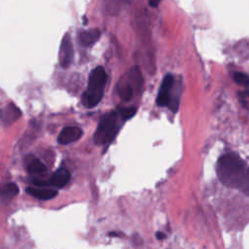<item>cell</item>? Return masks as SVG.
I'll use <instances>...</instances> for the list:
<instances>
[{"label": "cell", "instance_id": "cell-1", "mask_svg": "<svg viewBox=\"0 0 249 249\" xmlns=\"http://www.w3.org/2000/svg\"><path fill=\"white\" fill-rule=\"evenodd\" d=\"M217 175L227 187L249 196V165L235 153H227L217 162Z\"/></svg>", "mask_w": 249, "mask_h": 249}, {"label": "cell", "instance_id": "cell-2", "mask_svg": "<svg viewBox=\"0 0 249 249\" xmlns=\"http://www.w3.org/2000/svg\"><path fill=\"white\" fill-rule=\"evenodd\" d=\"M107 74L103 67L98 66L91 72L86 92L82 97V104L87 108L97 106L103 98Z\"/></svg>", "mask_w": 249, "mask_h": 249}, {"label": "cell", "instance_id": "cell-3", "mask_svg": "<svg viewBox=\"0 0 249 249\" xmlns=\"http://www.w3.org/2000/svg\"><path fill=\"white\" fill-rule=\"evenodd\" d=\"M121 120L124 121L119 110L111 111L103 115L94 134L95 143L98 145H103L110 142L115 137L120 129Z\"/></svg>", "mask_w": 249, "mask_h": 249}, {"label": "cell", "instance_id": "cell-4", "mask_svg": "<svg viewBox=\"0 0 249 249\" xmlns=\"http://www.w3.org/2000/svg\"><path fill=\"white\" fill-rule=\"evenodd\" d=\"M174 83H175V80L173 75L171 74L166 75L162 82V85L157 97V100H156L159 106L168 107L173 112L177 110L178 103H179V98L172 96Z\"/></svg>", "mask_w": 249, "mask_h": 249}, {"label": "cell", "instance_id": "cell-5", "mask_svg": "<svg viewBox=\"0 0 249 249\" xmlns=\"http://www.w3.org/2000/svg\"><path fill=\"white\" fill-rule=\"evenodd\" d=\"M127 80L121 81V83L117 86V91L119 96L124 100H130L133 96L134 86L141 87L142 85V78L138 68H134L130 71L128 74Z\"/></svg>", "mask_w": 249, "mask_h": 249}, {"label": "cell", "instance_id": "cell-6", "mask_svg": "<svg viewBox=\"0 0 249 249\" xmlns=\"http://www.w3.org/2000/svg\"><path fill=\"white\" fill-rule=\"evenodd\" d=\"M60 64L64 68H67L73 62L74 59V49L69 33H66L61 43L60 48Z\"/></svg>", "mask_w": 249, "mask_h": 249}, {"label": "cell", "instance_id": "cell-7", "mask_svg": "<svg viewBox=\"0 0 249 249\" xmlns=\"http://www.w3.org/2000/svg\"><path fill=\"white\" fill-rule=\"evenodd\" d=\"M83 135V131L78 127H66L58 136V142L62 145H67L79 140Z\"/></svg>", "mask_w": 249, "mask_h": 249}, {"label": "cell", "instance_id": "cell-8", "mask_svg": "<svg viewBox=\"0 0 249 249\" xmlns=\"http://www.w3.org/2000/svg\"><path fill=\"white\" fill-rule=\"evenodd\" d=\"M22 116V111L14 104L9 103L5 108L0 109V122L5 126H10Z\"/></svg>", "mask_w": 249, "mask_h": 249}, {"label": "cell", "instance_id": "cell-9", "mask_svg": "<svg viewBox=\"0 0 249 249\" xmlns=\"http://www.w3.org/2000/svg\"><path fill=\"white\" fill-rule=\"evenodd\" d=\"M70 180V172L66 167H61L50 177L48 181H46V186H53L56 188L65 187Z\"/></svg>", "mask_w": 249, "mask_h": 249}, {"label": "cell", "instance_id": "cell-10", "mask_svg": "<svg viewBox=\"0 0 249 249\" xmlns=\"http://www.w3.org/2000/svg\"><path fill=\"white\" fill-rule=\"evenodd\" d=\"M26 192L32 197L42 200L52 199L58 195L57 190L47 187H28L26 189Z\"/></svg>", "mask_w": 249, "mask_h": 249}, {"label": "cell", "instance_id": "cell-11", "mask_svg": "<svg viewBox=\"0 0 249 249\" xmlns=\"http://www.w3.org/2000/svg\"><path fill=\"white\" fill-rule=\"evenodd\" d=\"M25 166L27 170L32 174H44L47 170L46 166L35 156L28 155L25 159Z\"/></svg>", "mask_w": 249, "mask_h": 249}, {"label": "cell", "instance_id": "cell-12", "mask_svg": "<svg viewBox=\"0 0 249 249\" xmlns=\"http://www.w3.org/2000/svg\"><path fill=\"white\" fill-rule=\"evenodd\" d=\"M100 32L98 29L85 31L79 33V41L85 47H89L95 44L100 39Z\"/></svg>", "mask_w": 249, "mask_h": 249}, {"label": "cell", "instance_id": "cell-13", "mask_svg": "<svg viewBox=\"0 0 249 249\" xmlns=\"http://www.w3.org/2000/svg\"><path fill=\"white\" fill-rule=\"evenodd\" d=\"M19 194V187L15 183L0 184V197L5 199H11Z\"/></svg>", "mask_w": 249, "mask_h": 249}, {"label": "cell", "instance_id": "cell-14", "mask_svg": "<svg viewBox=\"0 0 249 249\" xmlns=\"http://www.w3.org/2000/svg\"><path fill=\"white\" fill-rule=\"evenodd\" d=\"M233 80L239 85L249 86V76L243 72H235L233 74Z\"/></svg>", "mask_w": 249, "mask_h": 249}, {"label": "cell", "instance_id": "cell-15", "mask_svg": "<svg viewBox=\"0 0 249 249\" xmlns=\"http://www.w3.org/2000/svg\"><path fill=\"white\" fill-rule=\"evenodd\" d=\"M121 117L124 121H127L131 118H133L134 116V114L136 113V109L134 107H131V108H124V109H120L119 110Z\"/></svg>", "mask_w": 249, "mask_h": 249}, {"label": "cell", "instance_id": "cell-16", "mask_svg": "<svg viewBox=\"0 0 249 249\" xmlns=\"http://www.w3.org/2000/svg\"><path fill=\"white\" fill-rule=\"evenodd\" d=\"M156 236H157V238H158V239L162 240V239H164V238L166 237V234H165V233H163L162 232H158L156 233Z\"/></svg>", "mask_w": 249, "mask_h": 249}, {"label": "cell", "instance_id": "cell-17", "mask_svg": "<svg viewBox=\"0 0 249 249\" xmlns=\"http://www.w3.org/2000/svg\"><path fill=\"white\" fill-rule=\"evenodd\" d=\"M149 5H150V6H152V7H154V8H156V7H158V5H159V2L150 1V2H149Z\"/></svg>", "mask_w": 249, "mask_h": 249}]
</instances>
